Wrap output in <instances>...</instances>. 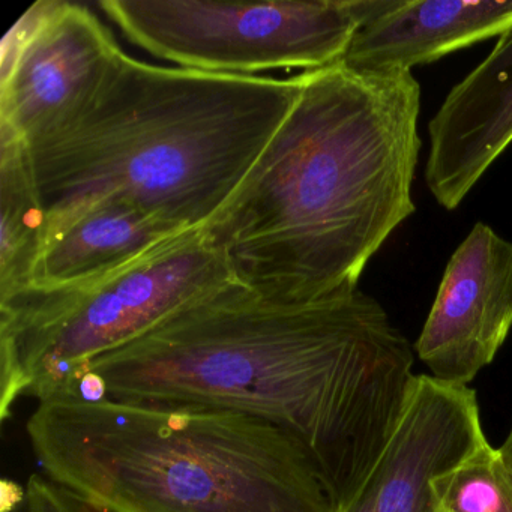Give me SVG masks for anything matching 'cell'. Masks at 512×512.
Wrapping results in <instances>:
<instances>
[{
  "instance_id": "1",
  "label": "cell",
  "mask_w": 512,
  "mask_h": 512,
  "mask_svg": "<svg viewBox=\"0 0 512 512\" xmlns=\"http://www.w3.org/2000/svg\"><path fill=\"white\" fill-rule=\"evenodd\" d=\"M413 352L361 290L281 304L232 283L94 359L113 400L256 416L299 440L340 512L361 490L416 383Z\"/></svg>"
},
{
  "instance_id": "2",
  "label": "cell",
  "mask_w": 512,
  "mask_h": 512,
  "mask_svg": "<svg viewBox=\"0 0 512 512\" xmlns=\"http://www.w3.org/2000/svg\"><path fill=\"white\" fill-rule=\"evenodd\" d=\"M295 106L203 232L235 283L281 304L358 289L415 212L421 88L412 73L299 74Z\"/></svg>"
},
{
  "instance_id": "3",
  "label": "cell",
  "mask_w": 512,
  "mask_h": 512,
  "mask_svg": "<svg viewBox=\"0 0 512 512\" xmlns=\"http://www.w3.org/2000/svg\"><path fill=\"white\" fill-rule=\"evenodd\" d=\"M301 79L146 64L119 52L91 97L29 142L47 229L119 197L203 229L238 190L298 100Z\"/></svg>"
},
{
  "instance_id": "4",
  "label": "cell",
  "mask_w": 512,
  "mask_h": 512,
  "mask_svg": "<svg viewBox=\"0 0 512 512\" xmlns=\"http://www.w3.org/2000/svg\"><path fill=\"white\" fill-rule=\"evenodd\" d=\"M26 433L49 478L115 512H337L305 446L245 413L56 398Z\"/></svg>"
},
{
  "instance_id": "5",
  "label": "cell",
  "mask_w": 512,
  "mask_h": 512,
  "mask_svg": "<svg viewBox=\"0 0 512 512\" xmlns=\"http://www.w3.org/2000/svg\"><path fill=\"white\" fill-rule=\"evenodd\" d=\"M232 281L203 229H193L91 283L0 302V421L22 397H67L94 359Z\"/></svg>"
},
{
  "instance_id": "6",
  "label": "cell",
  "mask_w": 512,
  "mask_h": 512,
  "mask_svg": "<svg viewBox=\"0 0 512 512\" xmlns=\"http://www.w3.org/2000/svg\"><path fill=\"white\" fill-rule=\"evenodd\" d=\"M379 0H101L128 41L179 68L256 76L340 64Z\"/></svg>"
},
{
  "instance_id": "7",
  "label": "cell",
  "mask_w": 512,
  "mask_h": 512,
  "mask_svg": "<svg viewBox=\"0 0 512 512\" xmlns=\"http://www.w3.org/2000/svg\"><path fill=\"white\" fill-rule=\"evenodd\" d=\"M121 52L83 5L41 0L2 44L0 125L26 142L50 133L91 97Z\"/></svg>"
},
{
  "instance_id": "8",
  "label": "cell",
  "mask_w": 512,
  "mask_h": 512,
  "mask_svg": "<svg viewBox=\"0 0 512 512\" xmlns=\"http://www.w3.org/2000/svg\"><path fill=\"white\" fill-rule=\"evenodd\" d=\"M487 443L475 391L419 374L376 466L340 512H440L434 481Z\"/></svg>"
},
{
  "instance_id": "9",
  "label": "cell",
  "mask_w": 512,
  "mask_h": 512,
  "mask_svg": "<svg viewBox=\"0 0 512 512\" xmlns=\"http://www.w3.org/2000/svg\"><path fill=\"white\" fill-rule=\"evenodd\" d=\"M512 328V242L478 223L446 265L415 344L433 377L467 385Z\"/></svg>"
},
{
  "instance_id": "10",
  "label": "cell",
  "mask_w": 512,
  "mask_h": 512,
  "mask_svg": "<svg viewBox=\"0 0 512 512\" xmlns=\"http://www.w3.org/2000/svg\"><path fill=\"white\" fill-rule=\"evenodd\" d=\"M425 182L454 211L512 142V28L431 119Z\"/></svg>"
},
{
  "instance_id": "11",
  "label": "cell",
  "mask_w": 512,
  "mask_h": 512,
  "mask_svg": "<svg viewBox=\"0 0 512 512\" xmlns=\"http://www.w3.org/2000/svg\"><path fill=\"white\" fill-rule=\"evenodd\" d=\"M511 28L512 0H379L340 64L361 73H412Z\"/></svg>"
},
{
  "instance_id": "12",
  "label": "cell",
  "mask_w": 512,
  "mask_h": 512,
  "mask_svg": "<svg viewBox=\"0 0 512 512\" xmlns=\"http://www.w3.org/2000/svg\"><path fill=\"white\" fill-rule=\"evenodd\" d=\"M187 230L119 197H104L47 229L29 290L82 286L139 260ZM28 292V290H26Z\"/></svg>"
},
{
  "instance_id": "13",
  "label": "cell",
  "mask_w": 512,
  "mask_h": 512,
  "mask_svg": "<svg viewBox=\"0 0 512 512\" xmlns=\"http://www.w3.org/2000/svg\"><path fill=\"white\" fill-rule=\"evenodd\" d=\"M46 238L28 142L0 125V302L31 289Z\"/></svg>"
},
{
  "instance_id": "14",
  "label": "cell",
  "mask_w": 512,
  "mask_h": 512,
  "mask_svg": "<svg viewBox=\"0 0 512 512\" xmlns=\"http://www.w3.org/2000/svg\"><path fill=\"white\" fill-rule=\"evenodd\" d=\"M440 512H512V472L490 443L434 481Z\"/></svg>"
},
{
  "instance_id": "15",
  "label": "cell",
  "mask_w": 512,
  "mask_h": 512,
  "mask_svg": "<svg viewBox=\"0 0 512 512\" xmlns=\"http://www.w3.org/2000/svg\"><path fill=\"white\" fill-rule=\"evenodd\" d=\"M20 512H115L49 476L32 475Z\"/></svg>"
},
{
  "instance_id": "16",
  "label": "cell",
  "mask_w": 512,
  "mask_h": 512,
  "mask_svg": "<svg viewBox=\"0 0 512 512\" xmlns=\"http://www.w3.org/2000/svg\"><path fill=\"white\" fill-rule=\"evenodd\" d=\"M500 455H502L503 461H505L506 466L511 469L512 472V430L509 433L508 439L505 440L502 446L499 448Z\"/></svg>"
}]
</instances>
